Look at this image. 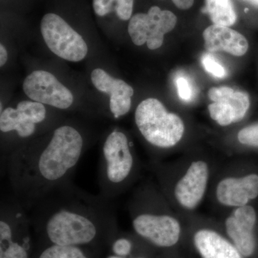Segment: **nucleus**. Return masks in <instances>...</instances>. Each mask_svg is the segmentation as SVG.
<instances>
[{
  "mask_svg": "<svg viewBox=\"0 0 258 258\" xmlns=\"http://www.w3.org/2000/svg\"><path fill=\"white\" fill-rule=\"evenodd\" d=\"M237 138L239 142L244 145L258 147V123L241 129Z\"/></svg>",
  "mask_w": 258,
  "mask_h": 258,
  "instance_id": "nucleus-22",
  "label": "nucleus"
},
{
  "mask_svg": "<svg viewBox=\"0 0 258 258\" xmlns=\"http://www.w3.org/2000/svg\"><path fill=\"white\" fill-rule=\"evenodd\" d=\"M205 47L209 52L224 51L231 55H245L249 48L247 39L240 33L223 25H212L203 32Z\"/></svg>",
  "mask_w": 258,
  "mask_h": 258,
  "instance_id": "nucleus-16",
  "label": "nucleus"
},
{
  "mask_svg": "<svg viewBox=\"0 0 258 258\" xmlns=\"http://www.w3.org/2000/svg\"><path fill=\"white\" fill-rule=\"evenodd\" d=\"M208 96L213 101L208 106L210 116L223 126L242 120L250 106L247 93L226 86L212 88Z\"/></svg>",
  "mask_w": 258,
  "mask_h": 258,
  "instance_id": "nucleus-11",
  "label": "nucleus"
},
{
  "mask_svg": "<svg viewBox=\"0 0 258 258\" xmlns=\"http://www.w3.org/2000/svg\"><path fill=\"white\" fill-rule=\"evenodd\" d=\"M23 91L32 101L60 110L68 109L74 103L72 93L47 71H35L27 76Z\"/></svg>",
  "mask_w": 258,
  "mask_h": 258,
  "instance_id": "nucleus-10",
  "label": "nucleus"
},
{
  "mask_svg": "<svg viewBox=\"0 0 258 258\" xmlns=\"http://www.w3.org/2000/svg\"><path fill=\"white\" fill-rule=\"evenodd\" d=\"M28 210L15 197L2 199L0 258H32L35 241Z\"/></svg>",
  "mask_w": 258,
  "mask_h": 258,
  "instance_id": "nucleus-4",
  "label": "nucleus"
},
{
  "mask_svg": "<svg viewBox=\"0 0 258 258\" xmlns=\"http://www.w3.org/2000/svg\"><path fill=\"white\" fill-rule=\"evenodd\" d=\"M99 254L76 246L35 244L32 258H98Z\"/></svg>",
  "mask_w": 258,
  "mask_h": 258,
  "instance_id": "nucleus-18",
  "label": "nucleus"
},
{
  "mask_svg": "<svg viewBox=\"0 0 258 258\" xmlns=\"http://www.w3.org/2000/svg\"><path fill=\"white\" fill-rule=\"evenodd\" d=\"M177 18L169 10L153 6L147 13H137L129 20L128 32L137 46L147 43L148 48L156 50L162 45L164 35L175 28Z\"/></svg>",
  "mask_w": 258,
  "mask_h": 258,
  "instance_id": "nucleus-8",
  "label": "nucleus"
},
{
  "mask_svg": "<svg viewBox=\"0 0 258 258\" xmlns=\"http://www.w3.org/2000/svg\"><path fill=\"white\" fill-rule=\"evenodd\" d=\"M126 134L118 129L109 132L101 150L98 186L99 195L113 200L133 177L137 160Z\"/></svg>",
  "mask_w": 258,
  "mask_h": 258,
  "instance_id": "nucleus-3",
  "label": "nucleus"
},
{
  "mask_svg": "<svg viewBox=\"0 0 258 258\" xmlns=\"http://www.w3.org/2000/svg\"><path fill=\"white\" fill-rule=\"evenodd\" d=\"M202 12L209 15L214 25L230 27L237 21V14L231 0H205Z\"/></svg>",
  "mask_w": 258,
  "mask_h": 258,
  "instance_id": "nucleus-19",
  "label": "nucleus"
},
{
  "mask_svg": "<svg viewBox=\"0 0 258 258\" xmlns=\"http://www.w3.org/2000/svg\"><path fill=\"white\" fill-rule=\"evenodd\" d=\"M175 83L179 98L184 101H191L195 92L191 81L185 76H179L176 78Z\"/></svg>",
  "mask_w": 258,
  "mask_h": 258,
  "instance_id": "nucleus-24",
  "label": "nucleus"
},
{
  "mask_svg": "<svg viewBox=\"0 0 258 258\" xmlns=\"http://www.w3.org/2000/svg\"><path fill=\"white\" fill-rule=\"evenodd\" d=\"M47 119L45 105L32 100L20 101L16 108L8 107L1 112L0 131L7 137L13 134L14 140L19 141V148L35 139L40 125Z\"/></svg>",
  "mask_w": 258,
  "mask_h": 258,
  "instance_id": "nucleus-7",
  "label": "nucleus"
},
{
  "mask_svg": "<svg viewBox=\"0 0 258 258\" xmlns=\"http://www.w3.org/2000/svg\"><path fill=\"white\" fill-rule=\"evenodd\" d=\"M87 144L82 131L66 123L15 149L4 161L13 196L30 211L51 189L73 179Z\"/></svg>",
  "mask_w": 258,
  "mask_h": 258,
  "instance_id": "nucleus-2",
  "label": "nucleus"
},
{
  "mask_svg": "<svg viewBox=\"0 0 258 258\" xmlns=\"http://www.w3.org/2000/svg\"><path fill=\"white\" fill-rule=\"evenodd\" d=\"M8 59V53L3 44L0 45V66L3 67L6 64Z\"/></svg>",
  "mask_w": 258,
  "mask_h": 258,
  "instance_id": "nucleus-26",
  "label": "nucleus"
},
{
  "mask_svg": "<svg viewBox=\"0 0 258 258\" xmlns=\"http://www.w3.org/2000/svg\"><path fill=\"white\" fill-rule=\"evenodd\" d=\"M91 78L97 90L110 95V111L113 118L117 119L128 113L134 93L132 86L123 80L114 79L101 69L93 70Z\"/></svg>",
  "mask_w": 258,
  "mask_h": 258,
  "instance_id": "nucleus-14",
  "label": "nucleus"
},
{
  "mask_svg": "<svg viewBox=\"0 0 258 258\" xmlns=\"http://www.w3.org/2000/svg\"><path fill=\"white\" fill-rule=\"evenodd\" d=\"M257 220L255 210L249 205L236 208L225 222L227 235L241 254L252 255L255 249L253 230Z\"/></svg>",
  "mask_w": 258,
  "mask_h": 258,
  "instance_id": "nucleus-13",
  "label": "nucleus"
},
{
  "mask_svg": "<svg viewBox=\"0 0 258 258\" xmlns=\"http://www.w3.org/2000/svg\"><path fill=\"white\" fill-rule=\"evenodd\" d=\"M40 30L47 47L61 58L79 62L87 55L88 45L84 39L58 15H44Z\"/></svg>",
  "mask_w": 258,
  "mask_h": 258,
  "instance_id": "nucleus-6",
  "label": "nucleus"
},
{
  "mask_svg": "<svg viewBox=\"0 0 258 258\" xmlns=\"http://www.w3.org/2000/svg\"><path fill=\"white\" fill-rule=\"evenodd\" d=\"M113 200L64 181L29 211L35 243L76 246L101 254L118 235Z\"/></svg>",
  "mask_w": 258,
  "mask_h": 258,
  "instance_id": "nucleus-1",
  "label": "nucleus"
},
{
  "mask_svg": "<svg viewBox=\"0 0 258 258\" xmlns=\"http://www.w3.org/2000/svg\"><path fill=\"white\" fill-rule=\"evenodd\" d=\"M134 0H93V8L98 16L104 17L115 12L121 20H130L132 17Z\"/></svg>",
  "mask_w": 258,
  "mask_h": 258,
  "instance_id": "nucleus-20",
  "label": "nucleus"
},
{
  "mask_svg": "<svg viewBox=\"0 0 258 258\" xmlns=\"http://www.w3.org/2000/svg\"><path fill=\"white\" fill-rule=\"evenodd\" d=\"M179 9L188 10L191 8L195 0H171Z\"/></svg>",
  "mask_w": 258,
  "mask_h": 258,
  "instance_id": "nucleus-25",
  "label": "nucleus"
},
{
  "mask_svg": "<svg viewBox=\"0 0 258 258\" xmlns=\"http://www.w3.org/2000/svg\"><path fill=\"white\" fill-rule=\"evenodd\" d=\"M216 196L219 203L225 206H245L250 200L257 198V174L222 179L217 185Z\"/></svg>",
  "mask_w": 258,
  "mask_h": 258,
  "instance_id": "nucleus-15",
  "label": "nucleus"
},
{
  "mask_svg": "<svg viewBox=\"0 0 258 258\" xmlns=\"http://www.w3.org/2000/svg\"><path fill=\"white\" fill-rule=\"evenodd\" d=\"M132 226L137 235L159 247L174 245L181 234L179 222L174 217L152 210L134 211Z\"/></svg>",
  "mask_w": 258,
  "mask_h": 258,
  "instance_id": "nucleus-9",
  "label": "nucleus"
},
{
  "mask_svg": "<svg viewBox=\"0 0 258 258\" xmlns=\"http://www.w3.org/2000/svg\"><path fill=\"white\" fill-rule=\"evenodd\" d=\"M109 247L113 254L126 257L130 255L133 250V242L128 237L117 235L114 240L112 241Z\"/></svg>",
  "mask_w": 258,
  "mask_h": 258,
  "instance_id": "nucleus-21",
  "label": "nucleus"
},
{
  "mask_svg": "<svg viewBox=\"0 0 258 258\" xmlns=\"http://www.w3.org/2000/svg\"><path fill=\"white\" fill-rule=\"evenodd\" d=\"M209 179V167L203 161H194L174 188L178 203L186 210H194L203 200Z\"/></svg>",
  "mask_w": 258,
  "mask_h": 258,
  "instance_id": "nucleus-12",
  "label": "nucleus"
},
{
  "mask_svg": "<svg viewBox=\"0 0 258 258\" xmlns=\"http://www.w3.org/2000/svg\"><path fill=\"white\" fill-rule=\"evenodd\" d=\"M134 117L139 132L153 147H174L184 135L183 120L175 113H169L157 98H149L141 102Z\"/></svg>",
  "mask_w": 258,
  "mask_h": 258,
  "instance_id": "nucleus-5",
  "label": "nucleus"
},
{
  "mask_svg": "<svg viewBox=\"0 0 258 258\" xmlns=\"http://www.w3.org/2000/svg\"><path fill=\"white\" fill-rule=\"evenodd\" d=\"M242 1L245 2V3H248L254 8H258V0H242Z\"/></svg>",
  "mask_w": 258,
  "mask_h": 258,
  "instance_id": "nucleus-27",
  "label": "nucleus"
},
{
  "mask_svg": "<svg viewBox=\"0 0 258 258\" xmlns=\"http://www.w3.org/2000/svg\"><path fill=\"white\" fill-rule=\"evenodd\" d=\"M202 63L209 74L215 77L222 79L227 76V71L225 68L210 54H205L203 56Z\"/></svg>",
  "mask_w": 258,
  "mask_h": 258,
  "instance_id": "nucleus-23",
  "label": "nucleus"
},
{
  "mask_svg": "<svg viewBox=\"0 0 258 258\" xmlns=\"http://www.w3.org/2000/svg\"><path fill=\"white\" fill-rule=\"evenodd\" d=\"M194 242L203 258H242L237 247L215 231H198Z\"/></svg>",
  "mask_w": 258,
  "mask_h": 258,
  "instance_id": "nucleus-17",
  "label": "nucleus"
},
{
  "mask_svg": "<svg viewBox=\"0 0 258 258\" xmlns=\"http://www.w3.org/2000/svg\"><path fill=\"white\" fill-rule=\"evenodd\" d=\"M106 258H125V257H119V256L115 255V254H112L111 255L108 256V257H107ZM137 258H144V257H137Z\"/></svg>",
  "mask_w": 258,
  "mask_h": 258,
  "instance_id": "nucleus-28",
  "label": "nucleus"
}]
</instances>
